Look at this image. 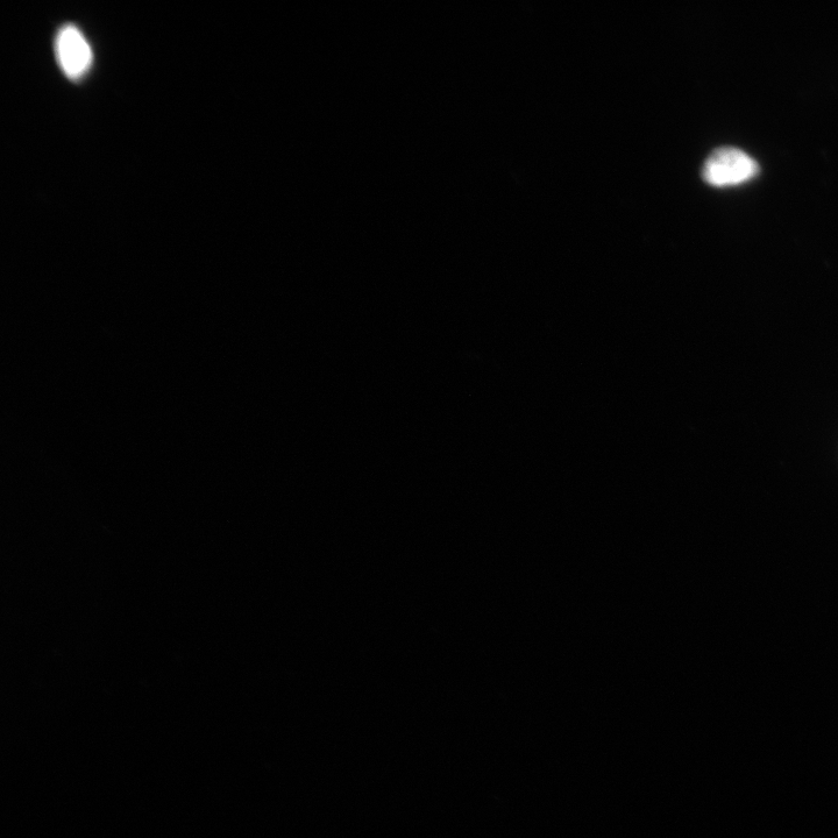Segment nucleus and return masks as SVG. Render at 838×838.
Wrapping results in <instances>:
<instances>
[{
    "label": "nucleus",
    "instance_id": "f257e3e1",
    "mask_svg": "<svg viewBox=\"0 0 838 838\" xmlns=\"http://www.w3.org/2000/svg\"><path fill=\"white\" fill-rule=\"evenodd\" d=\"M756 160L742 149L723 147L716 149L703 165L702 177L713 187H733L757 176Z\"/></svg>",
    "mask_w": 838,
    "mask_h": 838
},
{
    "label": "nucleus",
    "instance_id": "f03ea898",
    "mask_svg": "<svg viewBox=\"0 0 838 838\" xmlns=\"http://www.w3.org/2000/svg\"><path fill=\"white\" fill-rule=\"evenodd\" d=\"M56 59L70 80H80L92 65L91 47L76 26L62 27L55 40Z\"/></svg>",
    "mask_w": 838,
    "mask_h": 838
}]
</instances>
